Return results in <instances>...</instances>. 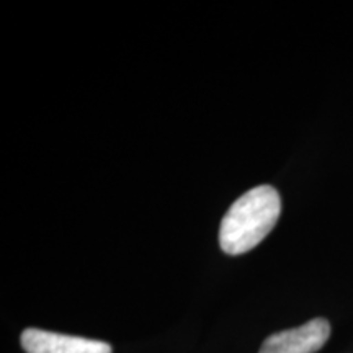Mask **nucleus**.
Returning a JSON list of instances; mask_svg holds the SVG:
<instances>
[{
    "label": "nucleus",
    "instance_id": "f257e3e1",
    "mask_svg": "<svg viewBox=\"0 0 353 353\" xmlns=\"http://www.w3.org/2000/svg\"><path fill=\"white\" fill-rule=\"evenodd\" d=\"M281 214V198L270 185H260L232 203L219 228V245L228 255H242L257 247Z\"/></svg>",
    "mask_w": 353,
    "mask_h": 353
},
{
    "label": "nucleus",
    "instance_id": "7ed1b4c3",
    "mask_svg": "<svg viewBox=\"0 0 353 353\" xmlns=\"http://www.w3.org/2000/svg\"><path fill=\"white\" fill-rule=\"evenodd\" d=\"M20 342L26 353H113L107 342L41 329L23 330Z\"/></svg>",
    "mask_w": 353,
    "mask_h": 353
},
{
    "label": "nucleus",
    "instance_id": "f03ea898",
    "mask_svg": "<svg viewBox=\"0 0 353 353\" xmlns=\"http://www.w3.org/2000/svg\"><path fill=\"white\" fill-rule=\"evenodd\" d=\"M330 335V324L325 319H312L299 327L281 330L262 343L259 353H316Z\"/></svg>",
    "mask_w": 353,
    "mask_h": 353
}]
</instances>
